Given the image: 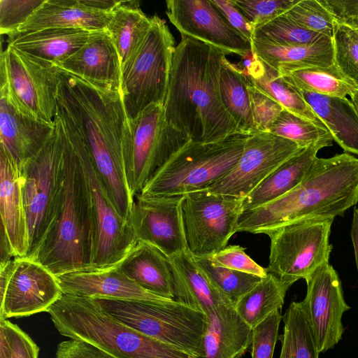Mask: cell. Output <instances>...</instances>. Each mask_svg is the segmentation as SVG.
I'll use <instances>...</instances> for the list:
<instances>
[{"label": "cell", "mask_w": 358, "mask_h": 358, "mask_svg": "<svg viewBox=\"0 0 358 358\" xmlns=\"http://www.w3.org/2000/svg\"><path fill=\"white\" fill-rule=\"evenodd\" d=\"M226 55L189 37H181L176 47L163 108L167 122L192 141L215 143L239 133L220 92V71Z\"/></svg>", "instance_id": "cell-1"}, {"label": "cell", "mask_w": 358, "mask_h": 358, "mask_svg": "<svg viewBox=\"0 0 358 358\" xmlns=\"http://www.w3.org/2000/svg\"><path fill=\"white\" fill-rule=\"evenodd\" d=\"M59 88L85 138L94 166L120 215L128 222L133 203L125 162L131 127L120 93H106L59 69Z\"/></svg>", "instance_id": "cell-2"}, {"label": "cell", "mask_w": 358, "mask_h": 358, "mask_svg": "<svg viewBox=\"0 0 358 358\" xmlns=\"http://www.w3.org/2000/svg\"><path fill=\"white\" fill-rule=\"evenodd\" d=\"M358 202V158L347 153L316 157L301 183L259 207L243 210L235 232L267 234L285 224L335 218Z\"/></svg>", "instance_id": "cell-3"}, {"label": "cell", "mask_w": 358, "mask_h": 358, "mask_svg": "<svg viewBox=\"0 0 358 358\" xmlns=\"http://www.w3.org/2000/svg\"><path fill=\"white\" fill-rule=\"evenodd\" d=\"M61 127L66 160L62 199L44 240L32 255L26 257L41 263L57 277L74 271H89L94 243L87 181L80 158L62 124Z\"/></svg>", "instance_id": "cell-4"}, {"label": "cell", "mask_w": 358, "mask_h": 358, "mask_svg": "<svg viewBox=\"0 0 358 358\" xmlns=\"http://www.w3.org/2000/svg\"><path fill=\"white\" fill-rule=\"evenodd\" d=\"M48 313L62 336L89 343L115 358H194L120 322L92 298L63 294Z\"/></svg>", "instance_id": "cell-5"}, {"label": "cell", "mask_w": 358, "mask_h": 358, "mask_svg": "<svg viewBox=\"0 0 358 358\" xmlns=\"http://www.w3.org/2000/svg\"><path fill=\"white\" fill-rule=\"evenodd\" d=\"M55 115L80 158L88 184L94 231L93 258L89 271L115 266L137 241L128 222L117 212L99 178L80 127L60 93L57 96Z\"/></svg>", "instance_id": "cell-6"}, {"label": "cell", "mask_w": 358, "mask_h": 358, "mask_svg": "<svg viewBox=\"0 0 358 358\" xmlns=\"http://www.w3.org/2000/svg\"><path fill=\"white\" fill-rule=\"evenodd\" d=\"M249 136L238 133L210 143L189 141L155 174L139 194L175 196L207 189L235 166Z\"/></svg>", "instance_id": "cell-7"}, {"label": "cell", "mask_w": 358, "mask_h": 358, "mask_svg": "<svg viewBox=\"0 0 358 358\" xmlns=\"http://www.w3.org/2000/svg\"><path fill=\"white\" fill-rule=\"evenodd\" d=\"M54 122L55 131L43 148L19 167L29 240L26 257L32 255L44 240L64 194L65 150L61 124L56 115Z\"/></svg>", "instance_id": "cell-8"}, {"label": "cell", "mask_w": 358, "mask_h": 358, "mask_svg": "<svg viewBox=\"0 0 358 358\" xmlns=\"http://www.w3.org/2000/svg\"><path fill=\"white\" fill-rule=\"evenodd\" d=\"M110 316L141 334L194 358L203 356L206 314L173 300L145 301L95 299Z\"/></svg>", "instance_id": "cell-9"}, {"label": "cell", "mask_w": 358, "mask_h": 358, "mask_svg": "<svg viewBox=\"0 0 358 358\" xmlns=\"http://www.w3.org/2000/svg\"><path fill=\"white\" fill-rule=\"evenodd\" d=\"M146 36L122 66L121 94L129 121L151 104L164 105L175 52L174 38L157 15Z\"/></svg>", "instance_id": "cell-10"}, {"label": "cell", "mask_w": 358, "mask_h": 358, "mask_svg": "<svg viewBox=\"0 0 358 358\" xmlns=\"http://www.w3.org/2000/svg\"><path fill=\"white\" fill-rule=\"evenodd\" d=\"M334 218L291 222L268 232L270 252L266 271L290 287L329 262Z\"/></svg>", "instance_id": "cell-11"}, {"label": "cell", "mask_w": 358, "mask_h": 358, "mask_svg": "<svg viewBox=\"0 0 358 358\" xmlns=\"http://www.w3.org/2000/svg\"><path fill=\"white\" fill-rule=\"evenodd\" d=\"M129 123L131 138L125 173L134 198L191 139L167 122L162 105L147 106Z\"/></svg>", "instance_id": "cell-12"}, {"label": "cell", "mask_w": 358, "mask_h": 358, "mask_svg": "<svg viewBox=\"0 0 358 358\" xmlns=\"http://www.w3.org/2000/svg\"><path fill=\"white\" fill-rule=\"evenodd\" d=\"M243 199L207 189L185 194L182 217L188 251L207 257L224 249L243 211Z\"/></svg>", "instance_id": "cell-13"}, {"label": "cell", "mask_w": 358, "mask_h": 358, "mask_svg": "<svg viewBox=\"0 0 358 358\" xmlns=\"http://www.w3.org/2000/svg\"><path fill=\"white\" fill-rule=\"evenodd\" d=\"M8 87L14 104L22 112L53 124L60 83L58 68L8 45L1 51Z\"/></svg>", "instance_id": "cell-14"}, {"label": "cell", "mask_w": 358, "mask_h": 358, "mask_svg": "<svg viewBox=\"0 0 358 358\" xmlns=\"http://www.w3.org/2000/svg\"><path fill=\"white\" fill-rule=\"evenodd\" d=\"M302 148L270 132L248 138L235 166L207 190L244 199L264 179Z\"/></svg>", "instance_id": "cell-15"}, {"label": "cell", "mask_w": 358, "mask_h": 358, "mask_svg": "<svg viewBox=\"0 0 358 358\" xmlns=\"http://www.w3.org/2000/svg\"><path fill=\"white\" fill-rule=\"evenodd\" d=\"M183 196L136 194L128 223L136 241L154 246L168 257L188 250L182 217Z\"/></svg>", "instance_id": "cell-16"}, {"label": "cell", "mask_w": 358, "mask_h": 358, "mask_svg": "<svg viewBox=\"0 0 358 358\" xmlns=\"http://www.w3.org/2000/svg\"><path fill=\"white\" fill-rule=\"evenodd\" d=\"M58 279L41 263L15 257L6 287L0 291V321L47 312L62 297Z\"/></svg>", "instance_id": "cell-17"}, {"label": "cell", "mask_w": 358, "mask_h": 358, "mask_svg": "<svg viewBox=\"0 0 358 358\" xmlns=\"http://www.w3.org/2000/svg\"><path fill=\"white\" fill-rule=\"evenodd\" d=\"M306 294L302 301L320 353L333 348L342 338L343 313L350 309L345 302L337 272L327 262L305 279Z\"/></svg>", "instance_id": "cell-18"}, {"label": "cell", "mask_w": 358, "mask_h": 358, "mask_svg": "<svg viewBox=\"0 0 358 358\" xmlns=\"http://www.w3.org/2000/svg\"><path fill=\"white\" fill-rule=\"evenodd\" d=\"M166 14L181 37H189L241 57L251 42L227 22L210 0H168Z\"/></svg>", "instance_id": "cell-19"}, {"label": "cell", "mask_w": 358, "mask_h": 358, "mask_svg": "<svg viewBox=\"0 0 358 358\" xmlns=\"http://www.w3.org/2000/svg\"><path fill=\"white\" fill-rule=\"evenodd\" d=\"M55 129L20 110L8 92L4 61L0 62V146L20 167L43 148Z\"/></svg>", "instance_id": "cell-20"}, {"label": "cell", "mask_w": 358, "mask_h": 358, "mask_svg": "<svg viewBox=\"0 0 358 358\" xmlns=\"http://www.w3.org/2000/svg\"><path fill=\"white\" fill-rule=\"evenodd\" d=\"M55 66L102 92L121 94L120 59L113 39L106 30L96 31L72 55Z\"/></svg>", "instance_id": "cell-21"}, {"label": "cell", "mask_w": 358, "mask_h": 358, "mask_svg": "<svg viewBox=\"0 0 358 358\" xmlns=\"http://www.w3.org/2000/svg\"><path fill=\"white\" fill-rule=\"evenodd\" d=\"M117 3L115 0H45L16 32L59 27L106 30Z\"/></svg>", "instance_id": "cell-22"}, {"label": "cell", "mask_w": 358, "mask_h": 358, "mask_svg": "<svg viewBox=\"0 0 358 358\" xmlns=\"http://www.w3.org/2000/svg\"><path fill=\"white\" fill-rule=\"evenodd\" d=\"M57 278L64 294L94 299L156 302L171 300L146 291L128 277L117 266L103 270L74 271Z\"/></svg>", "instance_id": "cell-23"}, {"label": "cell", "mask_w": 358, "mask_h": 358, "mask_svg": "<svg viewBox=\"0 0 358 358\" xmlns=\"http://www.w3.org/2000/svg\"><path fill=\"white\" fill-rule=\"evenodd\" d=\"M0 214L16 257L29 253V240L19 166L0 146Z\"/></svg>", "instance_id": "cell-24"}, {"label": "cell", "mask_w": 358, "mask_h": 358, "mask_svg": "<svg viewBox=\"0 0 358 358\" xmlns=\"http://www.w3.org/2000/svg\"><path fill=\"white\" fill-rule=\"evenodd\" d=\"M169 258L174 277L173 301L206 315L222 305H232L213 284L188 250Z\"/></svg>", "instance_id": "cell-25"}, {"label": "cell", "mask_w": 358, "mask_h": 358, "mask_svg": "<svg viewBox=\"0 0 358 358\" xmlns=\"http://www.w3.org/2000/svg\"><path fill=\"white\" fill-rule=\"evenodd\" d=\"M201 358H241L252 342V329L232 305H222L207 315Z\"/></svg>", "instance_id": "cell-26"}, {"label": "cell", "mask_w": 358, "mask_h": 358, "mask_svg": "<svg viewBox=\"0 0 358 358\" xmlns=\"http://www.w3.org/2000/svg\"><path fill=\"white\" fill-rule=\"evenodd\" d=\"M96 31L77 27L47 28L8 35V45L57 65L85 45Z\"/></svg>", "instance_id": "cell-27"}, {"label": "cell", "mask_w": 358, "mask_h": 358, "mask_svg": "<svg viewBox=\"0 0 358 358\" xmlns=\"http://www.w3.org/2000/svg\"><path fill=\"white\" fill-rule=\"evenodd\" d=\"M117 266L146 291L173 300L174 277L171 261L154 246L137 241Z\"/></svg>", "instance_id": "cell-28"}, {"label": "cell", "mask_w": 358, "mask_h": 358, "mask_svg": "<svg viewBox=\"0 0 358 358\" xmlns=\"http://www.w3.org/2000/svg\"><path fill=\"white\" fill-rule=\"evenodd\" d=\"M251 45L258 59L282 76L303 69L334 64L332 38L327 36L308 45H276L256 38L251 40Z\"/></svg>", "instance_id": "cell-29"}, {"label": "cell", "mask_w": 358, "mask_h": 358, "mask_svg": "<svg viewBox=\"0 0 358 358\" xmlns=\"http://www.w3.org/2000/svg\"><path fill=\"white\" fill-rule=\"evenodd\" d=\"M324 147L328 146L324 143L309 146L285 161L243 199V210L259 207L294 189L306 176L318 151Z\"/></svg>", "instance_id": "cell-30"}, {"label": "cell", "mask_w": 358, "mask_h": 358, "mask_svg": "<svg viewBox=\"0 0 358 358\" xmlns=\"http://www.w3.org/2000/svg\"><path fill=\"white\" fill-rule=\"evenodd\" d=\"M296 90L334 140L345 151L358 155V110L352 101Z\"/></svg>", "instance_id": "cell-31"}, {"label": "cell", "mask_w": 358, "mask_h": 358, "mask_svg": "<svg viewBox=\"0 0 358 358\" xmlns=\"http://www.w3.org/2000/svg\"><path fill=\"white\" fill-rule=\"evenodd\" d=\"M138 1H118L106 31L118 52L121 68L143 41L152 26Z\"/></svg>", "instance_id": "cell-32"}, {"label": "cell", "mask_w": 358, "mask_h": 358, "mask_svg": "<svg viewBox=\"0 0 358 358\" xmlns=\"http://www.w3.org/2000/svg\"><path fill=\"white\" fill-rule=\"evenodd\" d=\"M219 86L222 103L237 124L238 132L245 135L257 133L251 110L248 79L226 56L221 64Z\"/></svg>", "instance_id": "cell-33"}, {"label": "cell", "mask_w": 358, "mask_h": 358, "mask_svg": "<svg viewBox=\"0 0 358 358\" xmlns=\"http://www.w3.org/2000/svg\"><path fill=\"white\" fill-rule=\"evenodd\" d=\"M246 78L255 88L280 103L284 109L327 129L296 88L260 59Z\"/></svg>", "instance_id": "cell-34"}, {"label": "cell", "mask_w": 358, "mask_h": 358, "mask_svg": "<svg viewBox=\"0 0 358 358\" xmlns=\"http://www.w3.org/2000/svg\"><path fill=\"white\" fill-rule=\"evenodd\" d=\"M289 288L277 277L268 273L240 299L234 308L241 319L253 329L274 310H281Z\"/></svg>", "instance_id": "cell-35"}, {"label": "cell", "mask_w": 358, "mask_h": 358, "mask_svg": "<svg viewBox=\"0 0 358 358\" xmlns=\"http://www.w3.org/2000/svg\"><path fill=\"white\" fill-rule=\"evenodd\" d=\"M282 320L279 358H319L320 351L303 302L291 303Z\"/></svg>", "instance_id": "cell-36"}, {"label": "cell", "mask_w": 358, "mask_h": 358, "mask_svg": "<svg viewBox=\"0 0 358 358\" xmlns=\"http://www.w3.org/2000/svg\"><path fill=\"white\" fill-rule=\"evenodd\" d=\"M283 77L299 90L329 96L345 98L358 89L334 64L300 69Z\"/></svg>", "instance_id": "cell-37"}, {"label": "cell", "mask_w": 358, "mask_h": 358, "mask_svg": "<svg viewBox=\"0 0 358 358\" xmlns=\"http://www.w3.org/2000/svg\"><path fill=\"white\" fill-rule=\"evenodd\" d=\"M269 132L293 141L302 148L319 143L331 146L334 141L327 129H324L286 109L282 110Z\"/></svg>", "instance_id": "cell-38"}, {"label": "cell", "mask_w": 358, "mask_h": 358, "mask_svg": "<svg viewBox=\"0 0 358 358\" xmlns=\"http://www.w3.org/2000/svg\"><path fill=\"white\" fill-rule=\"evenodd\" d=\"M194 257L198 266L213 284L230 301L234 306L262 278L219 266L214 263L209 256Z\"/></svg>", "instance_id": "cell-39"}, {"label": "cell", "mask_w": 358, "mask_h": 358, "mask_svg": "<svg viewBox=\"0 0 358 358\" xmlns=\"http://www.w3.org/2000/svg\"><path fill=\"white\" fill-rule=\"evenodd\" d=\"M323 36L302 27L284 13L256 28L252 38L276 45L289 46L311 45Z\"/></svg>", "instance_id": "cell-40"}, {"label": "cell", "mask_w": 358, "mask_h": 358, "mask_svg": "<svg viewBox=\"0 0 358 358\" xmlns=\"http://www.w3.org/2000/svg\"><path fill=\"white\" fill-rule=\"evenodd\" d=\"M332 41L334 64L358 88V30L336 24Z\"/></svg>", "instance_id": "cell-41"}, {"label": "cell", "mask_w": 358, "mask_h": 358, "mask_svg": "<svg viewBox=\"0 0 358 358\" xmlns=\"http://www.w3.org/2000/svg\"><path fill=\"white\" fill-rule=\"evenodd\" d=\"M285 14L306 29L333 38L336 22L318 0H299Z\"/></svg>", "instance_id": "cell-42"}, {"label": "cell", "mask_w": 358, "mask_h": 358, "mask_svg": "<svg viewBox=\"0 0 358 358\" xmlns=\"http://www.w3.org/2000/svg\"><path fill=\"white\" fill-rule=\"evenodd\" d=\"M38 353L39 348L18 326L0 321V358H38Z\"/></svg>", "instance_id": "cell-43"}, {"label": "cell", "mask_w": 358, "mask_h": 358, "mask_svg": "<svg viewBox=\"0 0 358 358\" xmlns=\"http://www.w3.org/2000/svg\"><path fill=\"white\" fill-rule=\"evenodd\" d=\"M298 1L232 0L255 29L284 14Z\"/></svg>", "instance_id": "cell-44"}, {"label": "cell", "mask_w": 358, "mask_h": 358, "mask_svg": "<svg viewBox=\"0 0 358 358\" xmlns=\"http://www.w3.org/2000/svg\"><path fill=\"white\" fill-rule=\"evenodd\" d=\"M45 0H0V33L9 35L18 29Z\"/></svg>", "instance_id": "cell-45"}, {"label": "cell", "mask_w": 358, "mask_h": 358, "mask_svg": "<svg viewBox=\"0 0 358 358\" xmlns=\"http://www.w3.org/2000/svg\"><path fill=\"white\" fill-rule=\"evenodd\" d=\"M280 311L274 310L252 329V358H273L282 320Z\"/></svg>", "instance_id": "cell-46"}, {"label": "cell", "mask_w": 358, "mask_h": 358, "mask_svg": "<svg viewBox=\"0 0 358 358\" xmlns=\"http://www.w3.org/2000/svg\"><path fill=\"white\" fill-rule=\"evenodd\" d=\"M209 257L214 263L227 268L260 278L268 274L266 268L255 262L245 252V248L238 245H228Z\"/></svg>", "instance_id": "cell-47"}, {"label": "cell", "mask_w": 358, "mask_h": 358, "mask_svg": "<svg viewBox=\"0 0 358 358\" xmlns=\"http://www.w3.org/2000/svg\"><path fill=\"white\" fill-rule=\"evenodd\" d=\"M248 81L251 110L256 129L258 132H269L284 108L275 100L255 88L248 80Z\"/></svg>", "instance_id": "cell-48"}, {"label": "cell", "mask_w": 358, "mask_h": 358, "mask_svg": "<svg viewBox=\"0 0 358 358\" xmlns=\"http://www.w3.org/2000/svg\"><path fill=\"white\" fill-rule=\"evenodd\" d=\"M336 24L358 30V0H318Z\"/></svg>", "instance_id": "cell-49"}, {"label": "cell", "mask_w": 358, "mask_h": 358, "mask_svg": "<svg viewBox=\"0 0 358 358\" xmlns=\"http://www.w3.org/2000/svg\"><path fill=\"white\" fill-rule=\"evenodd\" d=\"M55 358H115L104 350L83 341L70 339L59 343Z\"/></svg>", "instance_id": "cell-50"}, {"label": "cell", "mask_w": 358, "mask_h": 358, "mask_svg": "<svg viewBox=\"0 0 358 358\" xmlns=\"http://www.w3.org/2000/svg\"><path fill=\"white\" fill-rule=\"evenodd\" d=\"M210 1L230 26L251 42L255 29L232 0H210Z\"/></svg>", "instance_id": "cell-51"}, {"label": "cell", "mask_w": 358, "mask_h": 358, "mask_svg": "<svg viewBox=\"0 0 358 358\" xmlns=\"http://www.w3.org/2000/svg\"><path fill=\"white\" fill-rule=\"evenodd\" d=\"M16 257L13 252L8 236L1 225L0 229V265H3Z\"/></svg>", "instance_id": "cell-52"}, {"label": "cell", "mask_w": 358, "mask_h": 358, "mask_svg": "<svg viewBox=\"0 0 358 358\" xmlns=\"http://www.w3.org/2000/svg\"><path fill=\"white\" fill-rule=\"evenodd\" d=\"M259 61V59L252 49L247 55L241 57V61L236 64V66L247 77L256 68Z\"/></svg>", "instance_id": "cell-53"}, {"label": "cell", "mask_w": 358, "mask_h": 358, "mask_svg": "<svg viewBox=\"0 0 358 358\" xmlns=\"http://www.w3.org/2000/svg\"><path fill=\"white\" fill-rule=\"evenodd\" d=\"M350 236L354 247L355 262L358 273V207L355 208L353 210Z\"/></svg>", "instance_id": "cell-54"}, {"label": "cell", "mask_w": 358, "mask_h": 358, "mask_svg": "<svg viewBox=\"0 0 358 358\" xmlns=\"http://www.w3.org/2000/svg\"><path fill=\"white\" fill-rule=\"evenodd\" d=\"M350 99L358 110V89L354 91L352 94L350 96Z\"/></svg>", "instance_id": "cell-55"}]
</instances>
